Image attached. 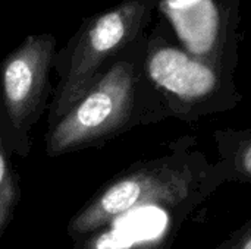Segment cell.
<instances>
[{"instance_id": "5b68a950", "label": "cell", "mask_w": 251, "mask_h": 249, "mask_svg": "<svg viewBox=\"0 0 251 249\" xmlns=\"http://www.w3.org/2000/svg\"><path fill=\"white\" fill-rule=\"evenodd\" d=\"M56 45L53 34H29L0 63V132L6 150L16 156L29 154L31 129L51 92Z\"/></svg>"}, {"instance_id": "9c48e42d", "label": "cell", "mask_w": 251, "mask_h": 249, "mask_svg": "<svg viewBox=\"0 0 251 249\" xmlns=\"http://www.w3.org/2000/svg\"><path fill=\"white\" fill-rule=\"evenodd\" d=\"M216 249H251V219L232 232Z\"/></svg>"}, {"instance_id": "52a82bcc", "label": "cell", "mask_w": 251, "mask_h": 249, "mask_svg": "<svg viewBox=\"0 0 251 249\" xmlns=\"http://www.w3.org/2000/svg\"><path fill=\"white\" fill-rule=\"evenodd\" d=\"M213 139L226 182L251 183V128L218 129Z\"/></svg>"}, {"instance_id": "8992f818", "label": "cell", "mask_w": 251, "mask_h": 249, "mask_svg": "<svg viewBox=\"0 0 251 249\" xmlns=\"http://www.w3.org/2000/svg\"><path fill=\"white\" fill-rule=\"evenodd\" d=\"M156 10L190 56L235 73L241 0H159Z\"/></svg>"}, {"instance_id": "6da1fadb", "label": "cell", "mask_w": 251, "mask_h": 249, "mask_svg": "<svg viewBox=\"0 0 251 249\" xmlns=\"http://www.w3.org/2000/svg\"><path fill=\"white\" fill-rule=\"evenodd\" d=\"M147 32L112 57L75 104L50 125L47 156L91 147L135 125L166 119L143 70Z\"/></svg>"}, {"instance_id": "3957f363", "label": "cell", "mask_w": 251, "mask_h": 249, "mask_svg": "<svg viewBox=\"0 0 251 249\" xmlns=\"http://www.w3.org/2000/svg\"><path fill=\"white\" fill-rule=\"evenodd\" d=\"M143 70L166 117L196 122L232 110L243 100L235 73L190 56L160 16L147 32Z\"/></svg>"}, {"instance_id": "277c9868", "label": "cell", "mask_w": 251, "mask_h": 249, "mask_svg": "<svg viewBox=\"0 0 251 249\" xmlns=\"http://www.w3.org/2000/svg\"><path fill=\"white\" fill-rule=\"evenodd\" d=\"M157 1L122 0L82 21L66 45L54 54L53 68L59 82L50 103V125L75 104L112 57L149 31Z\"/></svg>"}, {"instance_id": "7a4b0ae2", "label": "cell", "mask_w": 251, "mask_h": 249, "mask_svg": "<svg viewBox=\"0 0 251 249\" xmlns=\"http://www.w3.org/2000/svg\"><path fill=\"white\" fill-rule=\"evenodd\" d=\"M225 175L212 161L194 136H181L166 144V153L138 163L97 192L69 222L75 239L94 235L129 211L150 204L191 197H212Z\"/></svg>"}, {"instance_id": "ba28073f", "label": "cell", "mask_w": 251, "mask_h": 249, "mask_svg": "<svg viewBox=\"0 0 251 249\" xmlns=\"http://www.w3.org/2000/svg\"><path fill=\"white\" fill-rule=\"evenodd\" d=\"M18 203V185L9 153L0 132V241L7 229Z\"/></svg>"}]
</instances>
